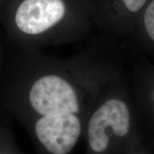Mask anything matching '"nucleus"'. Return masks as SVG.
Wrapping results in <instances>:
<instances>
[{"label": "nucleus", "instance_id": "f03ea898", "mask_svg": "<svg viewBox=\"0 0 154 154\" xmlns=\"http://www.w3.org/2000/svg\"><path fill=\"white\" fill-rule=\"evenodd\" d=\"M140 127L126 69L101 94L86 119L85 154H127L140 143Z\"/></svg>", "mask_w": 154, "mask_h": 154}, {"label": "nucleus", "instance_id": "423d86ee", "mask_svg": "<svg viewBox=\"0 0 154 154\" xmlns=\"http://www.w3.org/2000/svg\"><path fill=\"white\" fill-rule=\"evenodd\" d=\"M128 82L136 112L154 106V89L129 80Z\"/></svg>", "mask_w": 154, "mask_h": 154}, {"label": "nucleus", "instance_id": "20e7f679", "mask_svg": "<svg viewBox=\"0 0 154 154\" xmlns=\"http://www.w3.org/2000/svg\"><path fill=\"white\" fill-rule=\"evenodd\" d=\"M94 26L101 36L118 41L130 38L138 16L149 0H90Z\"/></svg>", "mask_w": 154, "mask_h": 154}, {"label": "nucleus", "instance_id": "0eeeda50", "mask_svg": "<svg viewBox=\"0 0 154 154\" xmlns=\"http://www.w3.org/2000/svg\"><path fill=\"white\" fill-rule=\"evenodd\" d=\"M127 154H145L144 152L142 150V147H141V143H140L139 145H138L137 146L133 149L130 152H128Z\"/></svg>", "mask_w": 154, "mask_h": 154}, {"label": "nucleus", "instance_id": "39448f33", "mask_svg": "<svg viewBox=\"0 0 154 154\" xmlns=\"http://www.w3.org/2000/svg\"><path fill=\"white\" fill-rule=\"evenodd\" d=\"M131 40L142 49L154 51V0H149L138 16Z\"/></svg>", "mask_w": 154, "mask_h": 154}, {"label": "nucleus", "instance_id": "f257e3e1", "mask_svg": "<svg viewBox=\"0 0 154 154\" xmlns=\"http://www.w3.org/2000/svg\"><path fill=\"white\" fill-rule=\"evenodd\" d=\"M126 70L120 46L101 35L64 59L29 57L15 74L13 111L38 153L72 154L92 107Z\"/></svg>", "mask_w": 154, "mask_h": 154}, {"label": "nucleus", "instance_id": "7ed1b4c3", "mask_svg": "<svg viewBox=\"0 0 154 154\" xmlns=\"http://www.w3.org/2000/svg\"><path fill=\"white\" fill-rule=\"evenodd\" d=\"M14 22L19 33L34 43L75 42L94 26L90 0H22Z\"/></svg>", "mask_w": 154, "mask_h": 154}, {"label": "nucleus", "instance_id": "6e6552de", "mask_svg": "<svg viewBox=\"0 0 154 154\" xmlns=\"http://www.w3.org/2000/svg\"><path fill=\"white\" fill-rule=\"evenodd\" d=\"M0 154H11V152H9L7 150H3V149H0ZM14 154V153H13Z\"/></svg>", "mask_w": 154, "mask_h": 154}]
</instances>
